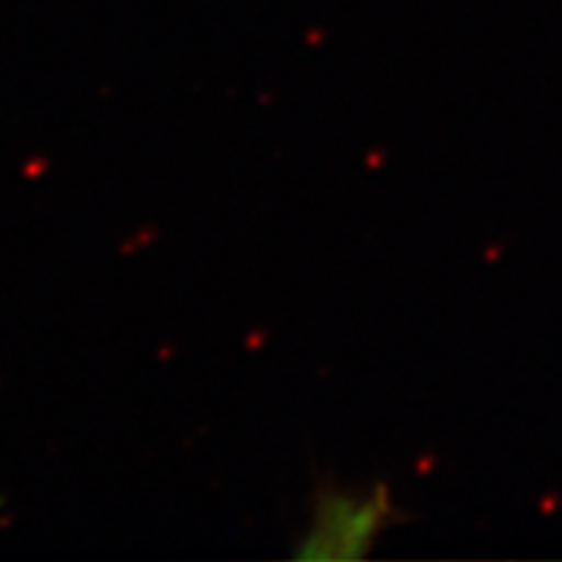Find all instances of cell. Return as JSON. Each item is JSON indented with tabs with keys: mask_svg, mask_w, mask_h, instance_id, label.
Masks as SVG:
<instances>
[{
	"mask_svg": "<svg viewBox=\"0 0 562 562\" xmlns=\"http://www.w3.org/2000/svg\"><path fill=\"white\" fill-rule=\"evenodd\" d=\"M396 518L398 508L389 484L328 487L315 497L311 524L300 537L294 558L311 562L368 558Z\"/></svg>",
	"mask_w": 562,
	"mask_h": 562,
	"instance_id": "obj_1",
	"label": "cell"
}]
</instances>
